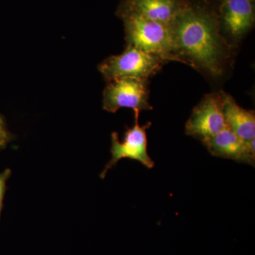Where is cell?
Here are the masks:
<instances>
[{
    "label": "cell",
    "instance_id": "6da1fadb",
    "mask_svg": "<svg viewBox=\"0 0 255 255\" xmlns=\"http://www.w3.org/2000/svg\"><path fill=\"white\" fill-rule=\"evenodd\" d=\"M181 63L219 76L229 56V46L220 33L219 13L188 0L170 25Z\"/></svg>",
    "mask_w": 255,
    "mask_h": 255
},
{
    "label": "cell",
    "instance_id": "7a4b0ae2",
    "mask_svg": "<svg viewBox=\"0 0 255 255\" xmlns=\"http://www.w3.org/2000/svg\"><path fill=\"white\" fill-rule=\"evenodd\" d=\"M116 14L123 21L127 45L155 55L165 62H180L171 26L147 19L121 6Z\"/></svg>",
    "mask_w": 255,
    "mask_h": 255
},
{
    "label": "cell",
    "instance_id": "3957f363",
    "mask_svg": "<svg viewBox=\"0 0 255 255\" xmlns=\"http://www.w3.org/2000/svg\"><path fill=\"white\" fill-rule=\"evenodd\" d=\"M166 63L159 57L127 45L124 53L109 57L99 65V70L107 81L120 78L148 80Z\"/></svg>",
    "mask_w": 255,
    "mask_h": 255
},
{
    "label": "cell",
    "instance_id": "277c9868",
    "mask_svg": "<svg viewBox=\"0 0 255 255\" xmlns=\"http://www.w3.org/2000/svg\"><path fill=\"white\" fill-rule=\"evenodd\" d=\"M103 108L116 113L121 108H130L134 113L152 110L149 104L148 80L120 78L108 82L104 90Z\"/></svg>",
    "mask_w": 255,
    "mask_h": 255
},
{
    "label": "cell",
    "instance_id": "5b68a950",
    "mask_svg": "<svg viewBox=\"0 0 255 255\" xmlns=\"http://www.w3.org/2000/svg\"><path fill=\"white\" fill-rule=\"evenodd\" d=\"M139 114H135V124L132 128L127 127L123 142H120L119 134L114 132L112 134V159L100 174L104 179L107 172L117 164L120 159L128 158L137 160L147 168L151 169L155 166L153 160L147 153V139L146 130L150 127L149 122L143 127L138 123Z\"/></svg>",
    "mask_w": 255,
    "mask_h": 255
},
{
    "label": "cell",
    "instance_id": "8992f818",
    "mask_svg": "<svg viewBox=\"0 0 255 255\" xmlns=\"http://www.w3.org/2000/svg\"><path fill=\"white\" fill-rule=\"evenodd\" d=\"M226 127L222 93L216 92L206 95L194 109L186 124L185 132L202 142Z\"/></svg>",
    "mask_w": 255,
    "mask_h": 255
},
{
    "label": "cell",
    "instance_id": "52a82bcc",
    "mask_svg": "<svg viewBox=\"0 0 255 255\" xmlns=\"http://www.w3.org/2000/svg\"><path fill=\"white\" fill-rule=\"evenodd\" d=\"M202 142L212 155L255 166V139L243 140L226 127Z\"/></svg>",
    "mask_w": 255,
    "mask_h": 255
},
{
    "label": "cell",
    "instance_id": "ba28073f",
    "mask_svg": "<svg viewBox=\"0 0 255 255\" xmlns=\"http://www.w3.org/2000/svg\"><path fill=\"white\" fill-rule=\"evenodd\" d=\"M220 25L235 39H241L254 26L253 3L249 0H218Z\"/></svg>",
    "mask_w": 255,
    "mask_h": 255
},
{
    "label": "cell",
    "instance_id": "9c48e42d",
    "mask_svg": "<svg viewBox=\"0 0 255 255\" xmlns=\"http://www.w3.org/2000/svg\"><path fill=\"white\" fill-rule=\"evenodd\" d=\"M188 0H123L119 6L142 17L170 26Z\"/></svg>",
    "mask_w": 255,
    "mask_h": 255
},
{
    "label": "cell",
    "instance_id": "30bf717a",
    "mask_svg": "<svg viewBox=\"0 0 255 255\" xmlns=\"http://www.w3.org/2000/svg\"><path fill=\"white\" fill-rule=\"evenodd\" d=\"M221 93L223 100V114L228 128L246 141L255 139V112L240 107L232 96L223 91Z\"/></svg>",
    "mask_w": 255,
    "mask_h": 255
},
{
    "label": "cell",
    "instance_id": "8fae6325",
    "mask_svg": "<svg viewBox=\"0 0 255 255\" xmlns=\"http://www.w3.org/2000/svg\"><path fill=\"white\" fill-rule=\"evenodd\" d=\"M13 139L14 135L7 128L4 117L0 114V151L6 148V146Z\"/></svg>",
    "mask_w": 255,
    "mask_h": 255
},
{
    "label": "cell",
    "instance_id": "7c38bea8",
    "mask_svg": "<svg viewBox=\"0 0 255 255\" xmlns=\"http://www.w3.org/2000/svg\"><path fill=\"white\" fill-rule=\"evenodd\" d=\"M11 174V171L10 169H5L4 172L0 173V218H1V213L3 209V201L5 193L6 191V182Z\"/></svg>",
    "mask_w": 255,
    "mask_h": 255
},
{
    "label": "cell",
    "instance_id": "4fadbf2b",
    "mask_svg": "<svg viewBox=\"0 0 255 255\" xmlns=\"http://www.w3.org/2000/svg\"><path fill=\"white\" fill-rule=\"evenodd\" d=\"M250 1H251L252 3L255 2V0H249Z\"/></svg>",
    "mask_w": 255,
    "mask_h": 255
}]
</instances>
